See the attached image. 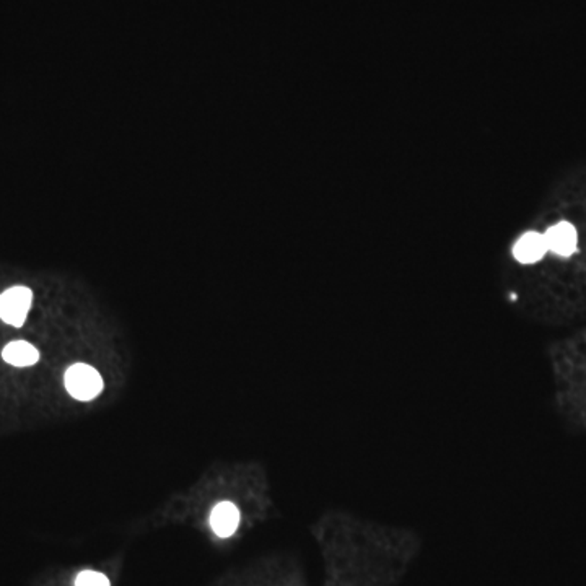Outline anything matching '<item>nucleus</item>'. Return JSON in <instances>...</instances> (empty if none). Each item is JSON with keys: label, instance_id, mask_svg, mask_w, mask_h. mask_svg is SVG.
Wrapping results in <instances>:
<instances>
[{"label": "nucleus", "instance_id": "39448f33", "mask_svg": "<svg viewBox=\"0 0 586 586\" xmlns=\"http://www.w3.org/2000/svg\"><path fill=\"white\" fill-rule=\"evenodd\" d=\"M240 525V510L231 502L217 503L211 513V528L219 538H230Z\"/></svg>", "mask_w": 586, "mask_h": 586}, {"label": "nucleus", "instance_id": "7ed1b4c3", "mask_svg": "<svg viewBox=\"0 0 586 586\" xmlns=\"http://www.w3.org/2000/svg\"><path fill=\"white\" fill-rule=\"evenodd\" d=\"M33 292L25 285H15L0 293V319L9 326L21 327L28 317Z\"/></svg>", "mask_w": 586, "mask_h": 586}, {"label": "nucleus", "instance_id": "f257e3e1", "mask_svg": "<svg viewBox=\"0 0 586 586\" xmlns=\"http://www.w3.org/2000/svg\"><path fill=\"white\" fill-rule=\"evenodd\" d=\"M64 385L74 399L87 403L101 394L105 381L97 368L87 364H74L64 375Z\"/></svg>", "mask_w": 586, "mask_h": 586}, {"label": "nucleus", "instance_id": "0eeeda50", "mask_svg": "<svg viewBox=\"0 0 586 586\" xmlns=\"http://www.w3.org/2000/svg\"><path fill=\"white\" fill-rule=\"evenodd\" d=\"M76 586H111L105 574L95 570H84L76 578Z\"/></svg>", "mask_w": 586, "mask_h": 586}, {"label": "nucleus", "instance_id": "f03ea898", "mask_svg": "<svg viewBox=\"0 0 586 586\" xmlns=\"http://www.w3.org/2000/svg\"><path fill=\"white\" fill-rule=\"evenodd\" d=\"M541 233L546 241L548 254H552L556 258L570 260L580 250V230H578L577 223H574V221H554Z\"/></svg>", "mask_w": 586, "mask_h": 586}, {"label": "nucleus", "instance_id": "423d86ee", "mask_svg": "<svg viewBox=\"0 0 586 586\" xmlns=\"http://www.w3.org/2000/svg\"><path fill=\"white\" fill-rule=\"evenodd\" d=\"M2 358L13 366H31L38 364L39 350L27 341H13L2 350Z\"/></svg>", "mask_w": 586, "mask_h": 586}, {"label": "nucleus", "instance_id": "20e7f679", "mask_svg": "<svg viewBox=\"0 0 586 586\" xmlns=\"http://www.w3.org/2000/svg\"><path fill=\"white\" fill-rule=\"evenodd\" d=\"M513 258L518 261L519 264L525 266H534L548 256V248L542 233L538 230H529L523 233L518 240L513 245Z\"/></svg>", "mask_w": 586, "mask_h": 586}]
</instances>
